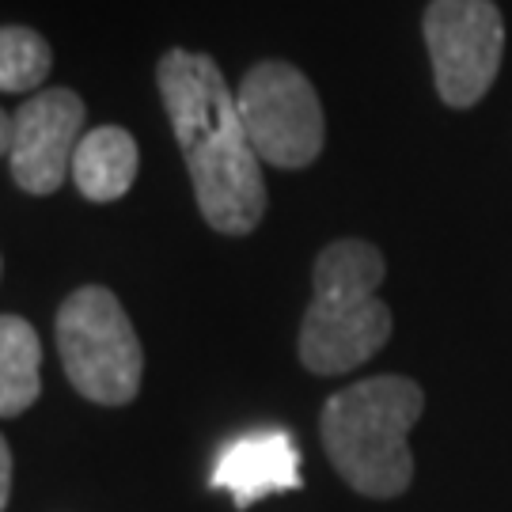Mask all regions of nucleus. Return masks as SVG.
Here are the masks:
<instances>
[{"mask_svg": "<svg viewBox=\"0 0 512 512\" xmlns=\"http://www.w3.org/2000/svg\"><path fill=\"white\" fill-rule=\"evenodd\" d=\"M156 92L202 220L220 236H251L266 217L270 194L220 65L209 54L171 46L156 65Z\"/></svg>", "mask_w": 512, "mask_h": 512, "instance_id": "obj_1", "label": "nucleus"}, {"mask_svg": "<svg viewBox=\"0 0 512 512\" xmlns=\"http://www.w3.org/2000/svg\"><path fill=\"white\" fill-rule=\"evenodd\" d=\"M384 251L368 239L327 243L311 270V304L300 319V365L315 376H342L372 361L391 338V308L380 300Z\"/></svg>", "mask_w": 512, "mask_h": 512, "instance_id": "obj_2", "label": "nucleus"}, {"mask_svg": "<svg viewBox=\"0 0 512 512\" xmlns=\"http://www.w3.org/2000/svg\"><path fill=\"white\" fill-rule=\"evenodd\" d=\"M421 410L425 391L410 376H372L330 395L319 414V437L349 490L372 501H391L410 490V429Z\"/></svg>", "mask_w": 512, "mask_h": 512, "instance_id": "obj_3", "label": "nucleus"}, {"mask_svg": "<svg viewBox=\"0 0 512 512\" xmlns=\"http://www.w3.org/2000/svg\"><path fill=\"white\" fill-rule=\"evenodd\" d=\"M57 353L69 384L99 406H129L145 380V349L107 285H80L57 308Z\"/></svg>", "mask_w": 512, "mask_h": 512, "instance_id": "obj_4", "label": "nucleus"}, {"mask_svg": "<svg viewBox=\"0 0 512 512\" xmlns=\"http://www.w3.org/2000/svg\"><path fill=\"white\" fill-rule=\"evenodd\" d=\"M236 107L258 160L281 171H304L327 145V114L308 76L289 61L266 57L247 69Z\"/></svg>", "mask_w": 512, "mask_h": 512, "instance_id": "obj_5", "label": "nucleus"}, {"mask_svg": "<svg viewBox=\"0 0 512 512\" xmlns=\"http://www.w3.org/2000/svg\"><path fill=\"white\" fill-rule=\"evenodd\" d=\"M421 35L440 103L452 110L482 103L505 57V16L494 0H433Z\"/></svg>", "mask_w": 512, "mask_h": 512, "instance_id": "obj_6", "label": "nucleus"}, {"mask_svg": "<svg viewBox=\"0 0 512 512\" xmlns=\"http://www.w3.org/2000/svg\"><path fill=\"white\" fill-rule=\"evenodd\" d=\"M88 107L73 88H42L12 114V183L31 198H50L73 179V152L84 137Z\"/></svg>", "mask_w": 512, "mask_h": 512, "instance_id": "obj_7", "label": "nucleus"}, {"mask_svg": "<svg viewBox=\"0 0 512 512\" xmlns=\"http://www.w3.org/2000/svg\"><path fill=\"white\" fill-rule=\"evenodd\" d=\"M209 486L228 490L236 509H251L266 494L300 490V448L285 429H258L236 437L220 452Z\"/></svg>", "mask_w": 512, "mask_h": 512, "instance_id": "obj_8", "label": "nucleus"}, {"mask_svg": "<svg viewBox=\"0 0 512 512\" xmlns=\"http://www.w3.org/2000/svg\"><path fill=\"white\" fill-rule=\"evenodd\" d=\"M141 167V148L126 126H95L73 152V179L80 198L92 205L122 202Z\"/></svg>", "mask_w": 512, "mask_h": 512, "instance_id": "obj_9", "label": "nucleus"}, {"mask_svg": "<svg viewBox=\"0 0 512 512\" xmlns=\"http://www.w3.org/2000/svg\"><path fill=\"white\" fill-rule=\"evenodd\" d=\"M42 395V338L19 315H0V418H19Z\"/></svg>", "mask_w": 512, "mask_h": 512, "instance_id": "obj_10", "label": "nucleus"}, {"mask_svg": "<svg viewBox=\"0 0 512 512\" xmlns=\"http://www.w3.org/2000/svg\"><path fill=\"white\" fill-rule=\"evenodd\" d=\"M54 69L50 42L27 23H4L0 27V92L35 95Z\"/></svg>", "mask_w": 512, "mask_h": 512, "instance_id": "obj_11", "label": "nucleus"}, {"mask_svg": "<svg viewBox=\"0 0 512 512\" xmlns=\"http://www.w3.org/2000/svg\"><path fill=\"white\" fill-rule=\"evenodd\" d=\"M8 497H12V448L0 437V512L8 509Z\"/></svg>", "mask_w": 512, "mask_h": 512, "instance_id": "obj_12", "label": "nucleus"}, {"mask_svg": "<svg viewBox=\"0 0 512 512\" xmlns=\"http://www.w3.org/2000/svg\"><path fill=\"white\" fill-rule=\"evenodd\" d=\"M12 152V114L0 107V160H8Z\"/></svg>", "mask_w": 512, "mask_h": 512, "instance_id": "obj_13", "label": "nucleus"}]
</instances>
